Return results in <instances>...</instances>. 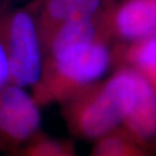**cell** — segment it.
Returning a JSON list of instances; mask_svg holds the SVG:
<instances>
[{
	"label": "cell",
	"mask_w": 156,
	"mask_h": 156,
	"mask_svg": "<svg viewBox=\"0 0 156 156\" xmlns=\"http://www.w3.org/2000/svg\"><path fill=\"white\" fill-rule=\"evenodd\" d=\"M0 46L7 62L8 83L33 87L41 77L44 54L36 13L30 3L0 12Z\"/></svg>",
	"instance_id": "3957f363"
},
{
	"label": "cell",
	"mask_w": 156,
	"mask_h": 156,
	"mask_svg": "<svg viewBox=\"0 0 156 156\" xmlns=\"http://www.w3.org/2000/svg\"><path fill=\"white\" fill-rule=\"evenodd\" d=\"M112 55L108 43L101 42L55 59H44L39 81L32 95L40 107L67 101L98 82L110 67Z\"/></svg>",
	"instance_id": "7a4b0ae2"
},
{
	"label": "cell",
	"mask_w": 156,
	"mask_h": 156,
	"mask_svg": "<svg viewBox=\"0 0 156 156\" xmlns=\"http://www.w3.org/2000/svg\"><path fill=\"white\" fill-rule=\"evenodd\" d=\"M125 125L129 132L140 139L152 138L156 134V90L147 79Z\"/></svg>",
	"instance_id": "52a82bcc"
},
{
	"label": "cell",
	"mask_w": 156,
	"mask_h": 156,
	"mask_svg": "<svg viewBox=\"0 0 156 156\" xmlns=\"http://www.w3.org/2000/svg\"><path fill=\"white\" fill-rule=\"evenodd\" d=\"M126 59L130 68L144 76L156 90V35L131 43Z\"/></svg>",
	"instance_id": "ba28073f"
},
{
	"label": "cell",
	"mask_w": 156,
	"mask_h": 156,
	"mask_svg": "<svg viewBox=\"0 0 156 156\" xmlns=\"http://www.w3.org/2000/svg\"><path fill=\"white\" fill-rule=\"evenodd\" d=\"M14 1H27V3H29L32 1V0H14Z\"/></svg>",
	"instance_id": "7c38bea8"
},
{
	"label": "cell",
	"mask_w": 156,
	"mask_h": 156,
	"mask_svg": "<svg viewBox=\"0 0 156 156\" xmlns=\"http://www.w3.org/2000/svg\"><path fill=\"white\" fill-rule=\"evenodd\" d=\"M112 26L114 37L131 43L156 35V0L116 1Z\"/></svg>",
	"instance_id": "8992f818"
},
{
	"label": "cell",
	"mask_w": 156,
	"mask_h": 156,
	"mask_svg": "<svg viewBox=\"0 0 156 156\" xmlns=\"http://www.w3.org/2000/svg\"><path fill=\"white\" fill-rule=\"evenodd\" d=\"M117 0H32L44 50L52 37L65 23L112 8Z\"/></svg>",
	"instance_id": "5b68a950"
},
{
	"label": "cell",
	"mask_w": 156,
	"mask_h": 156,
	"mask_svg": "<svg viewBox=\"0 0 156 156\" xmlns=\"http://www.w3.org/2000/svg\"><path fill=\"white\" fill-rule=\"evenodd\" d=\"M145 80L132 68H123L65 101L66 117L74 133L95 140L111 134L132 113Z\"/></svg>",
	"instance_id": "6da1fadb"
},
{
	"label": "cell",
	"mask_w": 156,
	"mask_h": 156,
	"mask_svg": "<svg viewBox=\"0 0 156 156\" xmlns=\"http://www.w3.org/2000/svg\"><path fill=\"white\" fill-rule=\"evenodd\" d=\"M24 156H75V154L66 143L41 137L32 140L26 149Z\"/></svg>",
	"instance_id": "30bf717a"
},
{
	"label": "cell",
	"mask_w": 156,
	"mask_h": 156,
	"mask_svg": "<svg viewBox=\"0 0 156 156\" xmlns=\"http://www.w3.org/2000/svg\"><path fill=\"white\" fill-rule=\"evenodd\" d=\"M40 126V105L33 95L8 83L0 92V141L23 144L35 138Z\"/></svg>",
	"instance_id": "277c9868"
},
{
	"label": "cell",
	"mask_w": 156,
	"mask_h": 156,
	"mask_svg": "<svg viewBox=\"0 0 156 156\" xmlns=\"http://www.w3.org/2000/svg\"><path fill=\"white\" fill-rule=\"evenodd\" d=\"M2 1H3V0H0V7H1V4H2Z\"/></svg>",
	"instance_id": "4fadbf2b"
},
{
	"label": "cell",
	"mask_w": 156,
	"mask_h": 156,
	"mask_svg": "<svg viewBox=\"0 0 156 156\" xmlns=\"http://www.w3.org/2000/svg\"><path fill=\"white\" fill-rule=\"evenodd\" d=\"M90 156H145L131 140L122 135H108L98 139Z\"/></svg>",
	"instance_id": "9c48e42d"
},
{
	"label": "cell",
	"mask_w": 156,
	"mask_h": 156,
	"mask_svg": "<svg viewBox=\"0 0 156 156\" xmlns=\"http://www.w3.org/2000/svg\"><path fill=\"white\" fill-rule=\"evenodd\" d=\"M9 82L8 80V67L4 52L0 46V92L2 89L7 85Z\"/></svg>",
	"instance_id": "8fae6325"
}]
</instances>
